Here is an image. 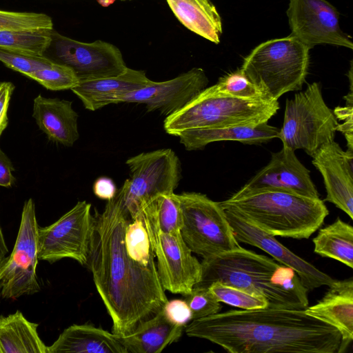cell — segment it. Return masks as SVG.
<instances>
[{"instance_id":"cell-35","label":"cell","mask_w":353,"mask_h":353,"mask_svg":"<svg viewBox=\"0 0 353 353\" xmlns=\"http://www.w3.org/2000/svg\"><path fill=\"white\" fill-rule=\"evenodd\" d=\"M0 61L8 68L28 77L36 70L48 67L54 61L44 55H35L0 47Z\"/></svg>"},{"instance_id":"cell-25","label":"cell","mask_w":353,"mask_h":353,"mask_svg":"<svg viewBox=\"0 0 353 353\" xmlns=\"http://www.w3.org/2000/svg\"><path fill=\"white\" fill-rule=\"evenodd\" d=\"M177 19L188 30L218 44L223 32L221 17L210 0H166Z\"/></svg>"},{"instance_id":"cell-4","label":"cell","mask_w":353,"mask_h":353,"mask_svg":"<svg viewBox=\"0 0 353 353\" xmlns=\"http://www.w3.org/2000/svg\"><path fill=\"white\" fill-rule=\"evenodd\" d=\"M219 203L273 236L296 239L310 238L329 214L320 198L280 190L235 193Z\"/></svg>"},{"instance_id":"cell-37","label":"cell","mask_w":353,"mask_h":353,"mask_svg":"<svg viewBox=\"0 0 353 353\" xmlns=\"http://www.w3.org/2000/svg\"><path fill=\"white\" fill-rule=\"evenodd\" d=\"M163 310L168 320L176 325L185 327L192 320L190 308L184 299L168 301Z\"/></svg>"},{"instance_id":"cell-32","label":"cell","mask_w":353,"mask_h":353,"mask_svg":"<svg viewBox=\"0 0 353 353\" xmlns=\"http://www.w3.org/2000/svg\"><path fill=\"white\" fill-rule=\"evenodd\" d=\"M28 77L53 91L71 90L79 83L72 68L56 61L47 68L30 73Z\"/></svg>"},{"instance_id":"cell-19","label":"cell","mask_w":353,"mask_h":353,"mask_svg":"<svg viewBox=\"0 0 353 353\" xmlns=\"http://www.w3.org/2000/svg\"><path fill=\"white\" fill-rule=\"evenodd\" d=\"M328 287L322 299L305 312L338 330L341 343L336 352L343 353L353 340V279L336 280Z\"/></svg>"},{"instance_id":"cell-15","label":"cell","mask_w":353,"mask_h":353,"mask_svg":"<svg viewBox=\"0 0 353 353\" xmlns=\"http://www.w3.org/2000/svg\"><path fill=\"white\" fill-rule=\"evenodd\" d=\"M208 82L202 68H193L170 80H150L144 87L123 97L120 103L144 104L148 111L158 110L166 117L183 108Z\"/></svg>"},{"instance_id":"cell-24","label":"cell","mask_w":353,"mask_h":353,"mask_svg":"<svg viewBox=\"0 0 353 353\" xmlns=\"http://www.w3.org/2000/svg\"><path fill=\"white\" fill-rule=\"evenodd\" d=\"M184 327L172 323L163 307L150 318L140 322L130 333L119 336V341L132 353H160L177 341Z\"/></svg>"},{"instance_id":"cell-29","label":"cell","mask_w":353,"mask_h":353,"mask_svg":"<svg viewBox=\"0 0 353 353\" xmlns=\"http://www.w3.org/2000/svg\"><path fill=\"white\" fill-rule=\"evenodd\" d=\"M53 29L0 30V47L35 55H44L52 41Z\"/></svg>"},{"instance_id":"cell-12","label":"cell","mask_w":353,"mask_h":353,"mask_svg":"<svg viewBox=\"0 0 353 353\" xmlns=\"http://www.w3.org/2000/svg\"><path fill=\"white\" fill-rule=\"evenodd\" d=\"M157 259V269L164 290L185 296L201 276V264L183 241L181 232L146 229Z\"/></svg>"},{"instance_id":"cell-42","label":"cell","mask_w":353,"mask_h":353,"mask_svg":"<svg viewBox=\"0 0 353 353\" xmlns=\"http://www.w3.org/2000/svg\"><path fill=\"white\" fill-rule=\"evenodd\" d=\"M122 1H124V0H122Z\"/></svg>"},{"instance_id":"cell-23","label":"cell","mask_w":353,"mask_h":353,"mask_svg":"<svg viewBox=\"0 0 353 353\" xmlns=\"http://www.w3.org/2000/svg\"><path fill=\"white\" fill-rule=\"evenodd\" d=\"M46 353H128L117 335L91 324H74L59 336Z\"/></svg>"},{"instance_id":"cell-16","label":"cell","mask_w":353,"mask_h":353,"mask_svg":"<svg viewBox=\"0 0 353 353\" xmlns=\"http://www.w3.org/2000/svg\"><path fill=\"white\" fill-rule=\"evenodd\" d=\"M262 190H280L320 198L308 170L297 159L294 151L283 146L272 153L268 164L238 192L243 194Z\"/></svg>"},{"instance_id":"cell-21","label":"cell","mask_w":353,"mask_h":353,"mask_svg":"<svg viewBox=\"0 0 353 353\" xmlns=\"http://www.w3.org/2000/svg\"><path fill=\"white\" fill-rule=\"evenodd\" d=\"M32 117L51 141L70 147L78 140V114L72 102L39 94L33 101Z\"/></svg>"},{"instance_id":"cell-1","label":"cell","mask_w":353,"mask_h":353,"mask_svg":"<svg viewBox=\"0 0 353 353\" xmlns=\"http://www.w3.org/2000/svg\"><path fill=\"white\" fill-rule=\"evenodd\" d=\"M131 219L119 191L102 212L95 210L87 266L112 321V333L122 336L154 316L168 301L155 262L132 259L125 245Z\"/></svg>"},{"instance_id":"cell-33","label":"cell","mask_w":353,"mask_h":353,"mask_svg":"<svg viewBox=\"0 0 353 353\" xmlns=\"http://www.w3.org/2000/svg\"><path fill=\"white\" fill-rule=\"evenodd\" d=\"M208 288L219 302L242 310H254L268 307V303L263 297L250 294L221 282H214Z\"/></svg>"},{"instance_id":"cell-31","label":"cell","mask_w":353,"mask_h":353,"mask_svg":"<svg viewBox=\"0 0 353 353\" xmlns=\"http://www.w3.org/2000/svg\"><path fill=\"white\" fill-rule=\"evenodd\" d=\"M213 85L219 92L235 98L269 101L240 68L221 77Z\"/></svg>"},{"instance_id":"cell-8","label":"cell","mask_w":353,"mask_h":353,"mask_svg":"<svg viewBox=\"0 0 353 353\" xmlns=\"http://www.w3.org/2000/svg\"><path fill=\"white\" fill-rule=\"evenodd\" d=\"M183 216L181 236L190 250L206 258L240 248L219 202L205 194H176Z\"/></svg>"},{"instance_id":"cell-2","label":"cell","mask_w":353,"mask_h":353,"mask_svg":"<svg viewBox=\"0 0 353 353\" xmlns=\"http://www.w3.org/2000/svg\"><path fill=\"white\" fill-rule=\"evenodd\" d=\"M184 330L230 353H336L341 343L336 328L305 310H232L194 319Z\"/></svg>"},{"instance_id":"cell-7","label":"cell","mask_w":353,"mask_h":353,"mask_svg":"<svg viewBox=\"0 0 353 353\" xmlns=\"http://www.w3.org/2000/svg\"><path fill=\"white\" fill-rule=\"evenodd\" d=\"M339 124L323 100L321 85L314 82L287 99L283 126L278 138L283 145L302 149L311 157L323 145L334 141Z\"/></svg>"},{"instance_id":"cell-9","label":"cell","mask_w":353,"mask_h":353,"mask_svg":"<svg viewBox=\"0 0 353 353\" xmlns=\"http://www.w3.org/2000/svg\"><path fill=\"white\" fill-rule=\"evenodd\" d=\"M130 179L119 190L132 219L159 194L174 193L181 179V163L171 149L142 152L126 161Z\"/></svg>"},{"instance_id":"cell-40","label":"cell","mask_w":353,"mask_h":353,"mask_svg":"<svg viewBox=\"0 0 353 353\" xmlns=\"http://www.w3.org/2000/svg\"><path fill=\"white\" fill-rule=\"evenodd\" d=\"M93 192L99 199L109 201L117 194V188L114 181L108 177L97 179L93 185Z\"/></svg>"},{"instance_id":"cell-28","label":"cell","mask_w":353,"mask_h":353,"mask_svg":"<svg viewBox=\"0 0 353 353\" xmlns=\"http://www.w3.org/2000/svg\"><path fill=\"white\" fill-rule=\"evenodd\" d=\"M139 216L146 229L171 233L180 232L183 226L182 212L174 192L159 194L143 205Z\"/></svg>"},{"instance_id":"cell-3","label":"cell","mask_w":353,"mask_h":353,"mask_svg":"<svg viewBox=\"0 0 353 353\" xmlns=\"http://www.w3.org/2000/svg\"><path fill=\"white\" fill-rule=\"evenodd\" d=\"M201 276L194 285L209 288L214 282L263 297L268 307L305 310L308 290L295 271L274 259L240 247L203 258Z\"/></svg>"},{"instance_id":"cell-6","label":"cell","mask_w":353,"mask_h":353,"mask_svg":"<svg viewBox=\"0 0 353 353\" xmlns=\"http://www.w3.org/2000/svg\"><path fill=\"white\" fill-rule=\"evenodd\" d=\"M310 48L289 35L263 42L244 58L240 68L269 101L301 90L307 74Z\"/></svg>"},{"instance_id":"cell-14","label":"cell","mask_w":353,"mask_h":353,"mask_svg":"<svg viewBox=\"0 0 353 353\" xmlns=\"http://www.w3.org/2000/svg\"><path fill=\"white\" fill-rule=\"evenodd\" d=\"M288 1L290 35L310 49L317 45L353 49L350 38L340 28L339 11L327 0Z\"/></svg>"},{"instance_id":"cell-11","label":"cell","mask_w":353,"mask_h":353,"mask_svg":"<svg viewBox=\"0 0 353 353\" xmlns=\"http://www.w3.org/2000/svg\"><path fill=\"white\" fill-rule=\"evenodd\" d=\"M92 205L78 201L54 223L38 228L39 260L50 263L70 258L87 265L92 230Z\"/></svg>"},{"instance_id":"cell-27","label":"cell","mask_w":353,"mask_h":353,"mask_svg":"<svg viewBox=\"0 0 353 353\" xmlns=\"http://www.w3.org/2000/svg\"><path fill=\"white\" fill-rule=\"evenodd\" d=\"M317 254L339 261L353 268V228L337 218L330 225L319 230L312 240Z\"/></svg>"},{"instance_id":"cell-13","label":"cell","mask_w":353,"mask_h":353,"mask_svg":"<svg viewBox=\"0 0 353 353\" xmlns=\"http://www.w3.org/2000/svg\"><path fill=\"white\" fill-rule=\"evenodd\" d=\"M52 44L56 62L72 68L79 82L116 76L128 68L120 50L101 40L84 43L53 30Z\"/></svg>"},{"instance_id":"cell-10","label":"cell","mask_w":353,"mask_h":353,"mask_svg":"<svg viewBox=\"0 0 353 353\" xmlns=\"http://www.w3.org/2000/svg\"><path fill=\"white\" fill-rule=\"evenodd\" d=\"M38 228L33 200L26 201L15 244L0 264L1 294L16 299L40 291L36 268L38 263Z\"/></svg>"},{"instance_id":"cell-17","label":"cell","mask_w":353,"mask_h":353,"mask_svg":"<svg viewBox=\"0 0 353 353\" xmlns=\"http://www.w3.org/2000/svg\"><path fill=\"white\" fill-rule=\"evenodd\" d=\"M236 239L260 248L281 265L292 268L304 287L312 290L329 286L336 280L314 265L296 255L279 242L274 236L259 229L232 212L224 210Z\"/></svg>"},{"instance_id":"cell-5","label":"cell","mask_w":353,"mask_h":353,"mask_svg":"<svg viewBox=\"0 0 353 353\" xmlns=\"http://www.w3.org/2000/svg\"><path fill=\"white\" fill-rule=\"evenodd\" d=\"M279 109L277 101L235 98L206 87L178 112L166 117L165 132L171 135L184 130L258 125L268 123Z\"/></svg>"},{"instance_id":"cell-36","label":"cell","mask_w":353,"mask_h":353,"mask_svg":"<svg viewBox=\"0 0 353 353\" xmlns=\"http://www.w3.org/2000/svg\"><path fill=\"white\" fill-rule=\"evenodd\" d=\"M183 296L190 308L192 320L216 314L222 307L208 288L194 287Z\"/></svg>"},{"instance_id":"cell-20","label":"cell","mask_w":353,"mask_h":353,"mask_svg":"<svg viewBox=\"0 0 353 353\" xmlns=\"http://www.w3.org/2000/svg\"><path fill=\"white\" fill-rule=\"evenodd\" d=\"M150 81L144 71L127 68L116 76L80 81L71 90L87 110L94 111L120 103L123 97L144 87Z\"/></svg>"},{"instance_id":"cell-34","label":"cell","mask_w":353,"mask_h":353,"mask_svg":"<svg viewBox=\"0 0 353 353\" xmlns=\"http://www.w3.org/2000/svg\"><path fill=\"white\" fill-rule=\"evenodd\" d=\"M53 29L52 18L43 13L0 10V30Z\"/></svg>"},{"instance_id":"cell-18","label":"cell","mask_w":353,"mask_h":353,"mask_svg":"<svg viewBox=\"0 0 353 353\" xmlns=\"http://www.w3.org/2000/svg\"><path fill=\"white\" fill-rule=\"evenodd\" d=\"M321 174L326 197L353 219V151H344L334 141L321 146L312 157Z\"/></svg>"},{"instance_id":"cell-30","label":"cell","mask_w":353,"mask_h":353,"mask_svg":"<svg viewBox=\"0 0 353 353\" xmlns=\"http://www.w3.org/2000/svg\"><path fill=\"white\" fill-rule=\"evenodd\" d=\"M125 245L128 254L137 261L144 264L155 262V254L140 216L128 221L125 230Z\"/></svg>"},{"instance_id":"cell-38","label":"cell","mask_w":353,"mask_h":353,"mask_svg":"<svg viewBox=\"0 0 353 353\" xmlns=\"http://www.w3.org/2000/svg\"><path fill=\"white\" fill-rule=\"evenodd\" d=\"M14 88L10 81L0 82V137L8 124V110Z\"/></svg>"},{"instance_id":"cell-41","label":"cell","mask_w":353,"mask_h":353,"mask_svg":"<svg viewBox=\"0 0 353 353\" xmlns=\"http://www.w3.org/2000/svg\"><path fill=\"white\" fill-rule=\"evenodd\" d=\"M8 250L6 244L4 236L2 232V230L0 225V264L6 258V254H8Z\"/></svg>"},{"instance_id":"cell-22","label":"cell","mask_w":353,"mask_h":353,"mask_svg":"<svg viewBox=\"0 0 353 353\" xmlns=\"http://www.w3.org/2000/svg\"><path fill=\"white\" fill-rule=\"evenodd\" d=\"M279 130L268 123L258 125H235L223 128H199L184 130L175 137L187 150H200L208 144L222 141H239L257 145L278 138Z\"/></svg>"},{"instance_id":"cell-39","label":"cell","mask_w":353,"mask_h":353,"mask_svg":"<svg viewBox=\"0 0 353 353\" xmlns=\"http://www.w3.org/2000/svg\"><path fill=\"white\" fill-rule=\"evenodd\" d=\"M14 170L11 160L0 148V186L11 188L15 184Z\"/></svg>"},{"instance_id":"cell-26","label":"cell","mask_w":353,"mask_h":353,"mask_svg":"<svg viewBox=\"0 0 353 353\" xmlns=\"http://www.w3.org/2000/svg\"><path fill=\"white\" fill-rule=\"evenodd\" d=\"M38 324L20 311L0 316V353H46L47 346L37 332Z\"/></svg>"}]
</instances>
